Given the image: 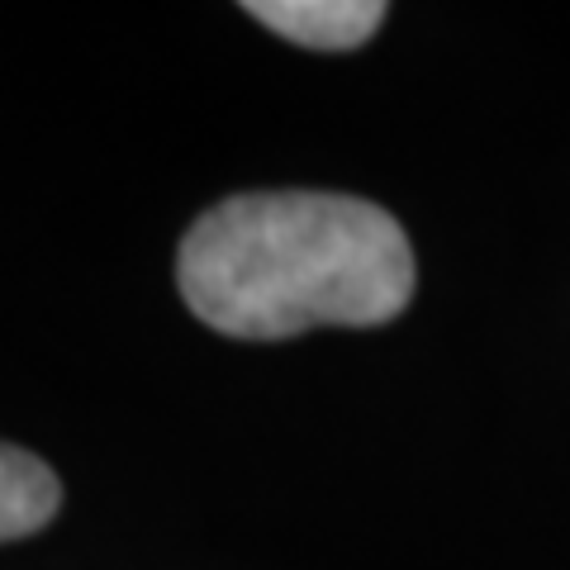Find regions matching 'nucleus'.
Masks as SVG:
<instances>
[{
    "instance_id": "nucleus-1",
    "label": "nucleus",
    "mask_w": 570,
    "mask_h": 570,
    "mask_svg": "<svg viewBox=\"0 0 570 570\" xmlns=\"http://www.w3.org/2000/svg\"><path fill=\"white\" fill-rule=\"evenodd\" d=\"M186 309L224 337L376 328L414 299L395 214L328 190H253L205 209L176 253Z\"/></svg>"
},
{
    "instance_id": "nucleus-2",
    "label": "nucleus",
    "mask_w": 570,
    "mask_h": 570,
    "mask_svg": "<svg viewBox=\"0 0 570 570\" xmlns=\"http://www.w3.org/2000/svg\"><path fill=\"white\" fill-rule=\"evenodd\" d=\"M253 20L314 52H352L381 29V0H247Z\"/></svg>"
},
{
    "instance_id": "nucleus-3",
    "label": "nucleus",
    "mask_w": 570,
    "mask_h": 570,
    "mask_svg": "<svg viewBox=\"0 0 570 570\" xmlns=\"http://www.w3.org/2000/svg\"><path fill=\"white\" fill-rule=\"evenodd\" d=\"M62 509V485L43 456L0 442V542L43 532Z\"/></svg>"
}]
</instances>
